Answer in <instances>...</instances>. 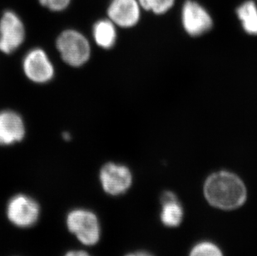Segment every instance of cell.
<instances>
[{
  "instance_id": "1",
  "label": "cell",
  "mask_w": 257,
  "mask_h": 256,
  "mask_svg": "<svg viewBox=\"0 0 257 256\" xmlns=\"http://www.w3.org/2000/svg\"><path fill=\"white\" fill-rule=\"evenodd\" d=\"M204 193L209 203L222 210H233L245 203L246 189L243 181L231 172H216L206 180Z\"/></svg>"
},
{
  "instance_id": "2",
  "label": "cell",
  "mask_w": 257,
  "mask_h": 256,
  "mask_svg": "<svg viewBox=\"0 0 257 256\" xmlns=\"http://www.w3.org/2000/svg\"><path fill=\"white\" fill-rule=\"evenodd\" d=\"M67 227L80 243L92 246L97 244L101 235V227L97 215L89 210L74 209L68 213L66 219Z\"/></svg>"
},
{
  "instance_id": "3",
  "label": "cell",
  "mask_w": 257,
  "mask_h": 256,
  "mask_svg": "<svg viewBox=\"0 0 257 256\" xmlns=\"http://www.w3.org/2000/svg\"><path fill=\"white\" fill-rule=\"evenodd\" d=\"M57 48L63 60L73 67L83 65L89 58V44L85 37L75 30L63 32L57 40Z\"/></svg>"
},
{
  "instance_id": "4",
  "label": "cell",
  "mask_w": 257,
  "mask_h": 256,
  "mask_svg": "<svg viewBox=\"0 0 257 256\" xmlns=\"http://www.w3.org/2000/svg\"><path fill=\"white\" fill-rule=\"evenodd\" d=\"M7 217L13 225L29 228L35 225L40 215V206L35 200L24 194L13 196L8 202Z\"/></svg>"
},
{
  "instance_id": "5",
  "label": "cell",
  "mask_w": 257,
  "mask_h": 256,
  "mask_svg": "<svg viewBox=\"0 0 257 256\" xmlns=\"http://www.w3.org/2000/svg\"><path fill=\"white\" fill-rule=\"evenodd\" d=\"M100 181L106 193L120 196L131 187L133 176L127 167L110 162L101 170Z\"/></svg>"
},
{
  "instance_id": "6",
  "label": "cell",
  "mask_w": 257,
  "mask_h": 256,
  "mask_svg": "<svg viewBox=\"0 0 257 256\" xmlns=\"http://www.w3.org/2000/svg\"><path fill=\"white\" fill-rule=\"evenodd\" d=\"M25 26L20 17L12 11H7L0 20V51L11 53L25 40Z\"/></svg>"
},
{
  "instance_id": "7",
  "label": "cell",
  "mask_w": 257,
  "mask_h": 256,
  "mask_svg": "<svg viewBox=\"0 0 257 256\" xmlns=\"http://www.w3.org/2000/svg\"><path fill=\"white\" fill-rule=\"evenodd\" d=\"M182 25L187 34L200 36L212 27V20L208 12L198 3L188 0L182 8Z\"/></svg>"
},
{
  "instance_id": "8",
  "label": "cell",
  "mask_w": 257,
  "mask_h": 256,
  "mask_svg": "<svg viewBox=\"0 0 257 256\" xmlns=\"http://www.w3.org/2000/svg\"><path fill=\"white\" fill-rule=\"evenodd\" d=\"M24 70L33 82L43 83L54 76V67L45 52L36 49L28 53L24 61Z\"/></svg>"
},
{
  "instance_id": "9",
  "label": "cell",
  "mask_w": 257,
  "mask_h": 256,
  "mask_svg": "<svg viewBox=\"0 0 257 256\" xmlns=\"http://www.w3.org/2000/svg\"><path fill=\"white\" fill-rule=\"evenodd\" d=\"M140 8L139 0H112L107 15L115 25L131 28L139 21Z\"/></svg>"
},
{
  "instance_id": "10",
  "label": "cell",
  "mask_w": 257,
  "mask_h": 256,
  "mask_svg": "<svg viewBox=\"0 0 257 256\" xmlns=\"http://www.w3.org/2000/svg\"><path fill=\"white\" fill-rule=\"evenodd\" d=\"M25 125L14 111L0 112V145H10L22 140L25 137Z\"/></svg>"
},
{
  "instance_id": "11",
  "label": "cell",
  "mask_w": 257,
  "mask_h": 256,
  "mask_svg": "<svg viewBox=\"0 0 257 256\" xmlns=\"http://www.w3.org/2000/svg\"><path fill=\"white\" fill-rule=\"evenodd\" d=\"M93 35L97 45L103 49H110L116 42L115 25L110 20H100L93 27Z\"/></svg>"
},
{
  "instance_id": "12",
  "label": "cell",
  "mask_w": 257,
  "mask_h": 256,
  "mask_svg": "<svg viewBox=\"0 0 257 256\" xmlns=\"http://www.w3.org/2000/svg\"><path fill=\"white\" fill-rule=\"evenodd\" d=\"M243 29L248 34L257 35V6L251 0L243 3L236 10Z\"/></svg>"
},
{
  "instance_id": "13",
  "label": "cell",
  "mask_w": 257,
  "mask_h": 256,
  "mask_svg": "<svg viewBox=\"0 0 257 256\" xmlns=\"http://www.w3.org/2000/svg\"><path fill=\"white\" fill-rule=\"evenodd\" d=\"M183 208L177 199L163 203L161 220L168 227H177L183 219Z\"/></svg>"
},
{
  "instance_id": "14",
  "label": "cell",
  "mask_w": 257,
  "mask_h": 256,
  "mask_svg": "<svg viewBox=\"0 0 257 256\" xmlns=\"http://www.w3.org/2000/svg\"><path fill=\"white\" fill-rule=\"evenodd\" d=\"M143 9L152 11L156 15H163L168 12L174 5L175 0H139Z\"/></svg>"
},
{
  "instance_id": "15",
  "label": "cell",
  "mask_w": 257,
  "mask_h": 256,
  "mask_svg": "<svg viewBox=\"0 0 257 256\" xmlns=\"http://www.w3.org/2000/svg\"><path fill=\"white\" fill-rule=\"evenodd\" d=\"M190 256H223L221 249L211 242H201L192 249Z\"/></svg>"
},
{
  "instance_id": "16",
  "label": "cell",
  "mask_w": 257,
  "mask_h": 256,
  "mask_svg": "<svg viewBox=\"0 0 257 256\" xmlns=\"http://www.w3.org/2000/svg\"><path fill=\"white\" fill-rule=\"evenodd\" d=\"M72 0H39L40 5L54 12L66 10Z\"/></svg>"
},
{
  "instance_id": "17",
  "label": "cell",
  "mask_w": 257,
  "mask_h": 256,
  "mask_svg": "<svg viewBox=\"0 0 257 256\" xmlns=\"http://www.w3.org/2000/svg\"><path fill=\"white\" fill-rule=\"evenodd\" d=\"M64 256H91L88 253L83 250H71Z\"/></svg>"
},
{
  "instance_id": "18",
  "label": "cell",
  "mask_w": 257,
  "mask_h": 256,
  "mask_svg": "<svg viewBox=\"0 0 257 256\" xmlns=\"http://www.w3.org/2000/svg\"><path fill=\"white\" fill-rule=\"evenodd\" d=\"M126 256H153V254H149L148 252L139 251L131 254H126Z\"/></svg>"
},
{
  "instance_id": "19",
  "label": "cell",
  "mask_w": 257,
  "mask_h": 256,
  "mask_svg": "<svg viewBox=\"0 0 257 256\" xmlns=\"http://www.w3.org/2000/svg\"><path fill=\"white\" fill-rule=\"evenodd\" d=\"M63 138L65 140H69L70 139V136L68 135V133H64L63 134Z\"/></svg>"
}]
</instances>
